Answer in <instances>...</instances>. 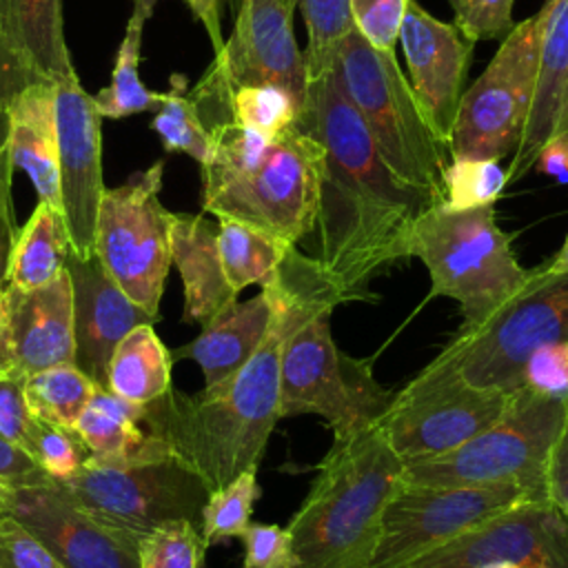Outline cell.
<instances>
[{
    "instance_id": "obj_9",
    "label": "cell",
    "mask_w": 568,
    "mask_h": 568,
    "mask_svg": "<svg viewBox=\"0 0 568 568\" xmlns=\"http://www.w3.org/2000/svg\"><path fill=\"white\" fill-rule=\"evenodd\" d=\"M568 399L521 388L495 424L462 446L402 462L399 481L426 486H484L519 481L541 493L550 446L566 419Z\"/></svg>"
},
{
    "instance_id": "obj_28",
    "label": "cell",
    "mask_w": 568,
    "mask_h": 568,
    "mask_svg": "<svg viewBox=\"0 0 568 568\" xmlns=\"http://www.w3.org/2000/svg\"><path fill=\"white\" fill-rule=\"evenodd\" d=\"M69 253L71 240L62 209L38 200L31 217L16 235L7 284L22 291L44 286L67 268Z\"/></svg>"
},
{
    "instance_id": "obj_43",
    "label": "cell",
    "mask_w": 568,
    "mask_h": 568,
    "mask_svg": "<svg viewBox=\"0 0 568 568\" xmlns=\"http://www.w3.org/2000/svg\"><path fill=\"white\" fill-rule=\"evenodd\" d=\"M521 384L532 393L568 399V339L550 342L530 353L521 371Z\"/></svg>"
},
{
    "instance_id": "obj_47",
    "label": "cell",
    "mask_w": 568,
    "mask_h": 568,
    "mask_svg": "<svg viewBox=\"0 0 568 568\" xmlns=\"http://www.w3.org/2000/svg\"><path fill=\"white\" fill-rule=\"evenodd\" d=\"M546 497L568 517V410L544 468Z\"/></svg>"
},
{
    "instance_id": "obj_52",
    "label": "cell",
    "mask_w": 568,
    "mask_h": 568,
    "mask_svg": "<svg viewBox=\"0 0 568 568\" xmlns=\"http://www.w3.org/2000/svg\"><path fill=\"white\" fill-rule=\"evenodd\" d=\"M552 135H566L568 138V82H566L564 93H561V102H559V111H557Z\"/></svg>"
},
{
    "instance_id": "obj_32",
    "label": "cell",
    "mask_w": 568,
    "mask_h": 568,
    "mask_svg": "<svg viewBox=\"0 0 568 568\" xmlns=\"http://www.w3.org/2000/svg\"><path fill=\"white\" fill-rule=\"evenodd\" d=\"M155 2L158 0H135L133 13L126 22L124 38L120 42L118 58L113 64V78L109 87L100 89L93 95V102L102 118H124L133 113L155 111L164 100V93L149 91L138 75L142 31Z\"/></svg>"
},
{
    "instance_id": "obj_19",
    "label": "cell",
    "mask_w": 568,
    "mask_h": 568,
    "mask_svg": "<svg viewBox=\"0 0 568 568\" xmlns=\"http://www.w3.org/2000/svg\"><path fill=\"white\" fill-rule=\"evenodd\" d=\"M399 44L422 115L437 140L448 149L473 58V42L464 38L455 24L437 20L417 4V0H408L399 27Z\"/></svg>"
},
{
    "instance_id": "obj_16",
    "label": "cell",
    "mask_w": 568,
    "mask_h": 568,
    "mask_svg": "<svg viewBox=\"0 0 568 568\" xmlns=\"http://www.w3.org/2000/svg\"><path fill=\"white\" fill-rule=\"evenodd\" d=\"M495 561L568 568V517L548 497H530L404 568H479Z\"/></svg>"
},
{
    "instance_id": "obj_22",
    "label": "cell",
    "mask_w": 568,
    "mask_h": 568,
    "mask_svg": "<svg viewBox=\"0 0 568 568\" xmlns=\"http://www.w3.org/2000/svg\"><path fill=\"white\" fill-rule=\"evenodd\" d=\"M7 322L16 368L29 377L58 364H75L73 286L64 268L44 286H4Z\"/></svg>"
},
{
    "instance_id": "obj_33",
    "label": "cell",
    "mask_w": 568,
    "mask_h": 568,
    "mask_svg": "<svg viewBox=\"0 0 568 568\" xmlns=\"http://www.w3.org/2000/svg\"><path fill=\"white\" fill-rule=\"evenodd\" d=\"M95 388L75 364H58L24 379V399L33 417L73 428Z\"/></svg>"
},
{
    "instance_id": "obj_50",
    "label": "cell",
    "mask_w": 568,
    "mask_h": 568,
    "mask_svg": "<svg viewBox=\"0 0 568 568\" xmlns=\"http://www.w3.org/2000/svg\"><path fill=\"white\" fill-rule=\"evenodd\" d=\"M189 4V9L193 11V16L204 24L209 38H211V44H213V51L217 53L224 44L222 40V24H220V2L222 0H184Z\"/></svg>"
},
{
    "instance_id": "obj_5",
    "label": "cell",
    "mask_w": 568,
    "mask_h": 568,
    "mask_svg": "<svg viewBox=\"0 0 568 568\" xmlns=\"http://www.w3.org/2000/svg\"><path fill=\"white\" fill-rule=\"evenodd\" d=\"M408 257H417L426 266L433 295L459 304V328L481 324L530 275L517 262L510 237L497 226L493 204L475 209L433 204L410 231Z\"/></svg>"
},
{
    "instance_id": "obj_25",
    "label": "cell",
    "mask_w": 568,
    "mask_h": 568,
    "mask_svg": "<svg viewBox=\"0 0 568 568\" xmlns=\"http://www.w3.org/2000/svg\"><path fill=\"white\" fill-rule=\"evenodd\" d=\"M171 262L184 284V322L204 326L237 300L224 275L217 224L204 215L173 213Z\"/></svg>"
},
{
    "instance_id": "obj_35",
    "label": "cell",
    "mask_w": 568,
    "mask_h": 568,
    "mask_svg": "<svg viewBox=\"0 0 568 568\" xmlns=\"http://www.w3.org/2000/svg\"><path fill=\"white\" fill-rule=\"evenodd\" d=\"M300 7L306 24V67L308 80L335 69L337 49L353 29L348 0H291Z\"/></svg>"
},
{
    "instance_id": "obj_38",
    "label": "cell",
    "mask_w": 568,
    "mask_h": 568,
    "mask_svg": "<svg viewBox=\"0 0 568 568\" xmlns=\"http://www.w3.org/2000/svg\"><path fill=\"white\" fill-rule=\"evenodd\" d=\"M206 548L197 524L173 519L140 537L138 561L140 568H202Z\"/></svg>"
},
{
    "instance_id": "obj_37",
    "label": "cell",
    "mask_w": 568,
    "mask_h": 568,
    "mask_svg": "<svg viewBox=\"0 0 568 568\" xmlns=\"http://www.w3.org/2000/svg\"><path fill=\"white\" fill-rule=\"evenodd\" d=\"M508 184L499 160L450 158L442 173L444 204L450 209H475L495 204Z\"/></svg>"
},
{
    "instance_id": "obj_45",
    "label": "cell",
    "mask_w": 568,
    "mask_h": 568,
    "mask_svg": "<svg viewBox=\"0 0 568 568\" xmlns=\"http://www.w3.org/2000/svg\"><path fill=\"white\" fill-rule=\"evenodd\" d=\"M244 541L242 568H286L288 539L286 528L275 524H248L240 537Z\"/></svg>"
},
{
    "instance_id": "obj_44",
    "label": "cell",
    "mask_w": 568,
    "mask_h": 568,
    "mask_svg": "<svg viewBox=\"0 0 568 568\" xmlns=\"http://www.w3.org/2000/svg\"><path fill=\"white\" fill-rule=\"evenodd\" d=\"M24 375L13 368L0 373V435L24 450L31 413L24 399Z\"/></svg>"
},
{
    "instance_id": "obj_12",
    "label": "cell",
    "mask_w": 568,
    "mask_h": 568,
    "mask_svg": "<svg viewBox=\"0 0 568 568\" xmlns=\"http://www.w3.org/2000/svg\"><path fill=\"white\" fill-rule=\"evenodd\" d=\"M164 162L104 189L95 222V255L118 286L160 320V300L171 268L173 213L160 202Z\"/></svg>"
},
{
    "instance_id": "obj_41",
    "label": "cell",
    "mask_w": 568,
    "mask_h": 568,
    "mask_svg": "<svg viewBox=\"0 0 568 568\" xmlns=\"http://www.w3.org/2000/svg\"><path fill=\"white\" fill-rule=\"evenodd\" d=\"M453 9V24L470 42L504 40L515 27V0H448Z\"/></svg>"
},
{
    "instance_id": "obj_53",
    "label": "cell",
    "mask_w": 568,
    "mask_h": 568,
    "mask_svg": "<svg viewBox=\"0 0 568 568\" xmlns=\"http://www.w3.org/2000/svg\"><path fill=\"white\" fill-rule=\"evenodd\" d=\"M544 266H546V271H550V273L568 275V235H566L561 248L555 253V257H552L550 262H546Z\"/></svg>"
},
{
    "instance_id": "obj_1",
    "label": "cell",
    "mask_w": 568,
    "mask_h": 568,
    "mask_svg": "<svg viewBox=\"0 0 568 568\" xmlns=\"http://www.w3.org/2000/svg\"><path fill=\"white\" fill-rule=\"evenodd\" d=\"M324 149L311 255L344 302L364 300L371 280L408 257L417 217L437 204L382 158L337 71L313 78L295 122ZM304 237V240H306Z\"/></svg>"
},
{
    "instance_id": "obj_23",
    "label": "cell",
    "mask_w": 568,
    "mask_h": 568,
    "mask_svg": "<svg viewBox=\"0 0 568 568\" xmlns=\"http://www.w3.org/2000/svg\"><path fill=\"white\" fill-rule=\"evenodd\" d=\"M275 315V293L262 286L257 295L233 302L217 313L202 333L171 351L173 359H193L204 375V386H215L237 373L264 342Z\"/></svg>"
},
{
    "instance_id": "obj_17",
    "label": "cell",
    "mask_w": 568,
    "mask_h": 568,
    "mask_svg": "<svg viewBox=\"0 0 568 568\" xmlns=\"http://www.w3.org/2000/svg\"><path fill=\"white\" fill-rule=\"evenodd\" d=\"M60 160V202L67 222L71 253L75 257L95 255V222L104 193L100 111L75 69L53 80Z\"/></svg>"
},
{
    "instance_id": "obj_18",
    "label": "cell",
    "mask_w": 568,
    "mask_h": 568,
    "mask_svg": "<svg viewBox=\"0 0 568 568\" xmlns=\"http://www.w3.org/2000/svg\"><path fill=\"white\" fill-rule=\"evenodd\" d=\"M2 499L4 513L29 528L64 568H140V537L84 513L53 477L33 486H2Z\"/></svg>"
},
{
    "instance_id": "obj_31",
    "label": "cell",
    "mask_w": 568,
    "mask_h": 568,
    "mask_svg": "<svg viewBox=\"0 0 568 568\" xmlns=\"http://www.w3.org/2000/svg\"><path fill=\"white\" fill-rule=\"evenodd\" d=\"M217 248L224 275L240 295L246 286H268L277 280L286 253L293 248L248 224L235 220H217Z\"/></svg>"
},
{
    "instance_id": "obj_14",
    "label": "cell",
    "mask_w": 568,
    "mask_h": 568,
    "mask_svg": "<svg viewBox=\"0 0 568 568\" xmlns=\"http://www.w3.org/2000/svg\"><path fill=\"white\" fill-rule=\"evenodd\" d=\"M519 390L508 393L415 375L393 395L377 426L402 462L435 457L462 446L504 417Z\"/></svg>"
},
{
    "instance_id": "obj_11",
    "label": "cell",
    "mask_w": 568,
    "mask_h": 568,
    "mask_svg": "<svg viewBox=\"0 0 568 568\" xmlns=\"http://www.w3.org/2000/svg\"><path fill=\"white\" fill-rule=\"evenodd\" d=\"M544 9L515 22L484 73L462 93L448 155L504 160L521 144L539 71Z\"/></svg>"
},
{
    "instance_id": "obj_40",
    "label": "cell",
    "mask_w": 568,
    "mask_h": 568,
    "mask_svg": "<svg viewBox=\"0 0 568 568\" xmlns=\"http://www.w3.org/2000/svg\"><path fill=\"white\" fill-rule=\"evenodd\" d=\"M408 0H348L353 29L379 51L395 53Z\"/></svg>"
},
{
    "instance_id": "obj_4",
    "label": "cell",
    "mask_w": 568,
    "mask_h": 568,
    "mask_svg": "<svg viewBox=\"0 0 568 568\" xmlns=\"http://www.w3.org/2000/svg\"><path fill=\"white\" fill-rule=\"evenodd\" d=\"M402 459L377 424L333 439L286 526V568H366Z\"/></svg>"
},
{
    "instance_id": "obj_34",
    "label": "cell",
    "mask_w": 568,
    "mask_h": 568,
    "mask_svg": "<svg viewBox=\"0 0 568 568\" xmlns=\"http://www.w3.org/2000/svg\"><path fill=\"white\" fill-rule=\"evenodd\" d=\"M260 497L257 470H244L229 484L209 490L200 515V532L206 546L242 537L251 524L253 504Z\"/></svg>"
},
{
    "instance_id": "obj_2",
    "label": "cell",
    "mask_w": 568,
    "mask_h": 568,
    "mask_svg": "<svg viewBox=\"0 0 568 568\" xmlns=\"http://www.w3.org/2000/svg\"><path fill=\"white\" fill-rule=\"evenodd\" d=\"M275 293L271 328L253 357L229 379L186 395L173 388L146 404L144 428L169 444L209 490L257 470L280 419V359L286 335L308 313L342 304L320 264L293 246L268 284Z\"/></svg>"
},
{
    "instance_id": "obj_54",
    "label": "cell",
    "mask_w": 568,
    "mask_h": 568,
    "mask_svg": "<svg viewBox=\"0 0 568 568\" xmlns=\"http://www.w3.org/2000/svg\"><path fill=\"white\" fill-rule=\"evenodd\" d=\"M7 140H9V115L0 102V151L7 146Z\"/></svg>"
},
{
    "instance_id": "obj_8",
    "label": "cell",
    "mask_w": 568,
    "mask_h": 568,
    "mask_svg": "<svg viewBox=\"0 0 568 568\" xmlns=\"http://www.w3.org/2000/svg\"><path fill=\"white\" fill-rule=\"evenodd\" d=\"M333 306L300 320L286 335L280 359V419L322 417L333 439L355 435L386 413L393 402L368 362L339 351L331 333Z\"/></svg>"
},
{
    "instance_id": "obj_56",
    "label": "cell",
    "mask_w": 568,
    "mask_h": 568,
    "mask_svg": "<svg viewBox=\"0 0 568 568\" xmlns=\"http://www.w3.org/2000/svg\"><path fill=\"white\" fill-rule=\"evenodd\" d=\"M4 513V499H2V486H0V515Z\"/></svg>"
},
{
    "instance_id": "obj_6",
    "label": "cell",
    "mask_w": 568,
    "mask_h": 568,
    "mask_svg": "<svg viewBox=\"0 0 568 568\" xmlns=\"http://www.w3.org/2000/svg\"><path fill=\"white\" fill-rule=\"evenodd\" d=\"M568 339V275L530 268L528 282L495 313L455 337L417 375L515 393L537 348Z\"/></svg>"
},
{
    "instance_id": "obj_20",
    "label": "cell",
    "mask_w": 568,
    "mask_h": 568,
    "mask_svg": "<svg viewBox=\"0 0 568 568\" xmlns=\"http://www.w3.org/2000/svg\"><path fill=\"white\" fill-rule=\"evenodd\" d=\"M67 271L73 286L75 366L95 386L106 388L109 359L120 339L140 324H155L158 317L118 286L98 255L82 260L69 253Z\"/></svg>"
},
{
    "instance_id": "obj_10",
    "label": "cell",
    "mask_w": 568,
    "mask_h": 568,
    "mask_svg": "<svg viewBox=\"0 0 568 568\" xmlns=\"http://www.w3.org/2000/svg\"><path fill=\"white\" fill-rule=\"evenodd\" d=\"M53 484L98 521L135 537L173 519L200 526L209 497L204 479L173 453L133 459L89 455L80 470Z\"/></svg>"
},
{
    "instance_id": "obj_51",
    "label": "cell",
    "mask_w": 568,
    "mask_h": 568,
    "mask_svg": "<svg viewBox=\"0 0 568 568\" xmlns=\"http://www.w3.org/2000/svg\"><path fill=\"white\" fill-rule=\"evenodd\" d=\"M16 368L13 351H11V335L7 322V304H4V288L0 286V373H9Z\"/></svg>"
},
{
    "instance_id": "obj_42",
    "label": "cell",
    "mask_w": 568,
    "mask_h": 568,
    "mask_svg": "<svg viewBox=\"0 0 568 568\" xmlns=\"http://www.w3.org/2000/svg\"><path fill=\"white\" fill-rule=\"evenodd\" d=\"M0 568H64L62 561L16 517L0 515Z\"/></svg>"
},
{
    "instance_id": "obj_30",
    "label": "cell",
    "mask_w": 568,
    "mask_h": 568,
    "mask_svg": "<svg viewBox=\"0 0 568 568\" xmlns=\"http://www.w3.org/2000/svg\"><path fill=\"white\" fill-rule=\"evenodd\" d=\"M302 109L304 104L282 87L242 84L200 109V118L206 129L217 122H233L264 138H275L297 122Z\"/></svg>"
},
{
    "instance_id": "obj_13",
    "label": "cell",
    "mask_w": 568,
    "mask_h": 568,
    "mask_svg": "<svg viewBox=\"0 0 568 568\" xmlns=\"http://www.w3.org/2000/svg\"><path fill=\"white\" fill-rule=\"evenodd\" d=\"M530 497H546V493L519 481L484 486L399 481L384 504L366 568H404L424 552Z\"/></svg>"
},
{
    "instance_id": "obj_46",
    "label": "cell",
    "mask_w": 568,
    "mask_h": 568,
    "mask_svg": "<svg viewBox=\"0 0 568 568\" xmlns=\"http://www.w3.org/2000/svg\"><path fill=\"white\" fill-rule=\"evenodd\" d=\"M13 160L9 153V144L0 151V286L7 284V264L18 235L13 200H11V180H13Z\"/></svg>"
},
{
    "instance_id": "obj_39",
    "label": "cell",
    "mask_w": 568,
    "mask_h": 568,
    "mask_svg": "<svg viewBox=\"0 0 568 568\" xmlns=\"http://www.w3.org/2000/svg\"><path fill=\"white\" fill-rule=\"evenodd\" d=\"M24 453L53 479H64L82 468L89 448L73 428L58 426L31 415Z\"/></svg>"
},
{
    "instance_id": "obj_24",
    "label": "cell",
    "mask_w": 568,
    "mask_h": 568,
    "mask_svg": "<svg viewBox=\"0 0 568 568\" xmlns=\"http://www.w3.org/2000/svg\"><path fill=\"white\" fill-rule=\"evenodd\" d=\"M7 115V144L13 164L29 175L38 200L62 209L53 82H33L24 87L9 100Z\"/></svg>"
},
{
    "instance_id": "obj_36",
    "label": "cell",
    "mask_w": 568,
    "mask_h": 568,
    "mask_svg": "<svg viewBox=\"0 0 568 568\" xmlns=\"http://www.w3.org/2000/svg\"><path fill=\"white\" fill-rule=\"evenodd\" d=\"M178 82L180 78H173L171 91L164 93L162 104L155 109L151 129L160 135L169 153L182 151L202 166L211 155V133L202 122L195 102L180 91Z\"/></svg>"
},
{
    "instance_id": "obj_57",
    "label": "cell",
    "mask_w": 568,
    "mask_h": 568,
    "mask_svg": "<svg viewBox=\"0 0 568 568\" xmlns=\"http://www.w3.org/2000/svg\"><path fill=\"white\" fill-rule=\"evenodd\" d=\"M235 2H237V7H240V2H242V0H235Z\"/></svg>"
},
{
    "instance_id": "obj_27",
    "label": "cell",
    "mask_w": 568,
    "mask_h": 568,
    "mask_svg": "<svg viewBox=\"0 0 568 568\" xmlns=\"http://www.w3.org/2000/svg\"><path fill=\"white\" fill-rule=\"evenodd\" d=\"M144 404L124 399L109 388L98 386L75 419L73 430L80 435L91 457L133 459L173 453L166 442L144 428Z\"/></svg>"
},
{
    "instance_id": "obj_7",
    "label": "cell",
    "mask_w": 568,
    "mask_h": 568,
    "mask_svg": "<svg viewBox=\"0 0 568 568\" xmlns=\"http://www.w3.org/2000/svg\"><path fill=\"white\" fill-rule=\"evenodd\" d=\"M335 71L386 164L442 202V173L450 155L422 115L395 53L373 49L351 29L337 49Z\"/></svg>"
},
{
    "instance_id": "obj_48",
    "label": "cell",
    "mask_w": 568,
    "mask_h": 568,
    "mask_svg": "<svg viewBox=\"0 0 568 568\" xmlns=\"http://www.w3.org/2000/svg\"><path fill=\"white\" fill-rule=\"evenodd\" d=\"M51 477L13 442L0 435V486H33Z\"/></svg>"
},
{
    "instance_id": "obj_49",
    "label": "cell",
    "mask_w": 568,
    "mask_h": 568,
    "mask_svg": "<svg viewBox=\"0 0 568 568\" xmlns=\"http://www.w3.org/2000/svg\"><path fill=\"white\" fill-rule=\"evenodd\" d=\"M532 169H537L544 175H550L561 184H568V138L550 135L539 149Z\"/></svg>"
},
{
    "instance_id": "obj_15",
    "label": "cell",
    "mask_w": 568,
    "mask_h": 568,
    "mask_svg": "<svg viewBox=\"0 0 568 568\" xmlns=\"http://www.w3.org/2000/svg\"><path fill=\"white\" fill-rule=\"evenodd\" d=\"M291 0H242L235 27L213 64L191 91L197 111L242 84H275L302 104L308 89V67L293 31Z\"/></svg>"
},
{
    "instance_id": "obj_29",
    "label": "cell",
    "mask_w": 568,
    "mask_h": 568,
    "mask_svg": "<svg viewBox=\"0 0 568 568\" xmlns=\"http://www.w3.org/2000/svg\"><path fill=\"white\" fill-rule=\"evenodd\" d=\"M171 351L158 337L153 324H140L115 346L109 359L106 388L124 399L153 404L171 390Z\"/></svg>"
},
{
    "instance_id": "obj_3",
    "label": "cell",
    "mask_w": 568,
    "mask_h": 568,
    "mask_svg": "<svg viewBox=\"0 0 568 568\" xmlns=\"http://www.w3.org/2000/svg\"><path fill=\"white\" fill-rule=\"evenodd\" d=\"M202 209L297 246L311 233L324 166L322 144L297 124L264 138L233 122L209 126Z\"/></svg>"
},
{
    "instance_id": "obj_21",
    "label": "cell",
    "mask_w": 568,
    "mask_h": 568,
    "mask_svg": "<svg viewBox=\"0 0 568 568\" xmlns=\"http://www.w3.org/2000/svg\"><path fill=\"white\" fill-rule=\"evenodd\" d=\"M73 69L62 0H0V102Z\"/></svg>"
},
{
    "instance_id": "obj_26",
    "label": "cell",
    "mask_w": 568,
    "mask_h": 568,
    "mask_svg": "<svg viewBox=\"0 0 568 568\" xmlns=\"http://www.w3.org/2000/svg\"><path fill=\"white\" fill-rule=\"evenodd\" d=\"M541 9L544 27L537 84L521 144L506 171L508 182L524 178L532 169L539 149L552 135L561 93L568 82V0H546Z\"/></svg>"
},
{
    "instance_id": "obj_55",
    "label": "cell",
    "mask_w": 568,
    "mask_h": 568,
    "mask_svg": "<svg viewBox=\"0 0 568 568\" xmlns=\"http://www.w3.org/2000/svg\"><path fill=\"white\" fill-rule=\"evenodd\" d=\"M479 568H526V566H517V564H508V561H495V564H486Z\"/></svg>"
}]
</instances>
